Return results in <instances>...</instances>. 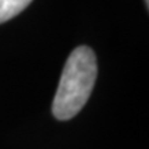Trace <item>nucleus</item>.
<instances>
[{
    "mask_svg": "<svg viewBox=\"0 0 149 149\" xmlns=\"http://www.w3.org/2000/svg\"><path fill=\"white\" fill-rule=\"evenodd\" d=\"M97 78V60L88 46H78L68 56L52 102V114L68 120L80 112L90 98Z\"/></svg>",
    "mask_w": 149,
    "mask_h": 149,
    "instance_id": "nucleus-1",
    "label": "nucleus"
},
{
    "mask_svg": "<svg viewBox=\"0 0 149 149\" xmlns=\"http://www.w3.org/2000/svg\"><path fill=\"white\" fill-rule=\"evenodd\" d=\"M31 1L32 0H0V24L19 15Z\"/></svg>",
    "mask_w": 149,
    "mask_h": 149,
    "instance_id": "nucleus-2",
    "label": "nucleus"
},
{
    "mask_svg": "<svg viewBox=\"0 0 149 149\" xmlns=\"http://www.w3.org/2000/svg\"><path fill=\"white\" fill-rule=\"evenodd\" d=\"M146 1V5H147V9H149V0H144Z\"/></svg>",
    "mask_w": 149,
    "mask_h": 149,
    "instance_id": "nucleus-3",
    "label": "nucleus"
}]
</instances>
